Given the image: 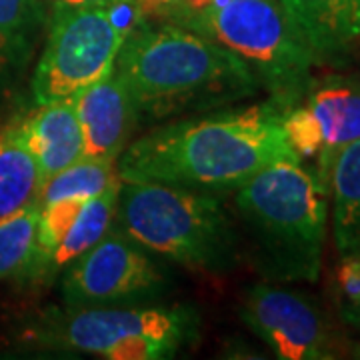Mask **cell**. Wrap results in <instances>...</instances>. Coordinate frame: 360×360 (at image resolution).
Returning a JSON list of instances; mask_svg holds the SVG:
<instances>
[{"label": "cell", "instance_id": "cell-1", "mask_svg": "<svg viewBox=\"0 0 360 360\" xmlns=\"http://www.w3.org/2000/svg\"><path fill=\"white\" fill-rule=\"evenodd\" d=\"M283 118L278 104L264 101L167 120L124 148L118 176L206 193L236 191L272 162L298 158Z\"/></svg>", "mask_w": 360, "mask_h": 360}, {"label": "cell", "instance_id": "cell-2", "mask_svg": "<svg viewBox=\"0 0 360 360\" xmlns=\"http://www.w3.org/2000/svg\"><path fill=\"white\" fill-rule=\"evenodd\" d=\"M115 72L141 127L234 106L260 92L234 52L174 22L136 26L116 56Z\"/></svg>", "mask_w": 360, "mask_h": 360}, {"label": "cell", "instance_id": "cell-3", "mask_svg": "<svg viewBox=\"0 0 360 360\" xmlns=\"http://www.w3.org/2000/svg\"><path fill=\"white\" fill-rule=\"evenodd\" d=\"M257 269L270 283H316L328 226V191L298 158L262 168L234 194Z\"/></svg>", "mask_w": 360, "mask_h": 360}, {"label": "cell", "instance_id": "cell-4", "mask_svg": "<svg viewBox=\"0 0 360 360\" xmlns=\"http://www.w3.org/2000/svg\"><path fill=\"white\" fill-rule=\"evenodd\" d=\"M115 222L150 255L184 269L224 274L243 257L222 196L150 180H120Z\"/></svg>", "mask_w": 360, "mask_h": 360}, {"label": "cell", "instance_id": "cell-5", "mask_svg": "<svg viewBox=\"0 0 360 360\" xmlns=\"http://www.w3.org/2000/svg\"><path fill=\"white\" fill-rule=\"evenodd\" d=\"M174 25L234 52L284 112L300 103L314 82V56L278 0H196Z\"/></svg>", "mask_w": 360, "mask_h": 360}, {"label": "cell", "instance_id": "cell-6", "mask_svg": "<svg viewBox=\"0 0 360 360\" xmlns=\"http://www.w3.org/2000/svg\"><path fill=\"white\" fill-rule=\"evenodd\" d=\"M200 335L191 307H58L28 324L26 340L108 360L174 359Z\"/></svg>", "mask_w": 360, "mask_h": 360}, {"label": "cell", "instance_id": "cell-7", "mask_svg": "<svg viewBox=\"0 0 360 360\" xmlns=\"http://www.w3.org/2000/svg\"><path fill=\"white\" fill-rule=\"evenodd\" d=\"M142 18L134 2L115 6L52 2L46 37L28 82L32 104L72 98L110 75L124 40Z\"/></svg>", "mask_w": 360, "mask_h": 360}, {"label": "cell", "instance_id": "cell-8", "mask_svg": "<svg viewBox=\"0 0 360 360\" xmlns=\"http://www.w3.org/2000/svg\"><path fill=\"white\" fill-rule=\"evenodd\" d=\"M170 278L150 252L118 224L60 274L66 307H129L165 295Z\"/></svg>", "mask_w": 360, "mask_h": 360}, {"label": "cell", "instance_id": "cell-9", "mask_svg": "<svg viewBox=\"0 0 360 360\" xmlns=\"http://www.w3.org/2000/svg\"><path fill=\"white\" fill-rule=\"evenodd\" d=\"M238 314L278 359L330 360L345 352L326 310L302 290L270 281L252 284Z\"/></svg>", "mask_w": 360, "mask_h": 360}, {"label": "cell", "instance_id": "cell-10", "mask_svg": "<svg viewBox=\"0 0 360 360\" xmlns=\"http://www.w3.org/2000/svg\"><path fill=\"white\" fill-rule=\"evenodd\" d=\"M284 132L298 158L314 160V172L328 191L335 155L360 139V90L340 72L312 82L307 96L288 108Z\"/></svg>", "mask_w": 360, "mask_h": 360}, {"label": "cell", "instance_id": "cell-11", "mask_svg": "<svg viewBox=\"0 0 360 360\" xmlns=\"http://www.w3.org/2000/svg\"><path fill=\"white\" fill-rule=\"evenodd\" d=\"M72 103L82 130L84 156L118 160L134 141L141 120L115 70L72 96Z\"/></svg>", "mask_w": 360, "mask_h": 360}, {"label": "cell", "instance_id": "cell-12", "mask_svg": "<svg viewBox=\"0 0 360 360\" xmlns=\"http://www.w3.org/2000/svg\"><path fill=\"white\" fill-rule=\"evenodd\" d=\"M49 16L44 0H0V120L30 82Z\"/></svg>", "mask_w": 360, "mask_h": 360}, {"label": "cell", "instance_id": "cell-13", "mask_svg": "<svg viewBox=\"0 0 360 360\" xmlns=\"http://www.w3.org/2000/svg\"><path fill=\"white\" fill-rule=\"evenodd\" d=\"M316 66H345L360 52V0H278Z\"/></svg>", "mask_w": 360, "mask_h": 360}, {"label": "cell", "instance_id": "cell-14", "mask_svg": "<svg viewBox=\"0 0 360 360\" xmlns=\"http://www.w3.org/2000/svg\"><path fill=\"white\" fill-rule=\"evenodd\" d=\"M22 142L40 168L42 184L84 156V141L72 98L32 104L22 116H14Z\"/></svg>", "mask_w": 360, "mask_h": 360}, {"label": "cell", "instance_id": "cell-15", "mask_svg": "<svg viewBox=\"0 0 360 360\" xmlns=\"http://www.w3.org/2000/svg\"><path fill=\"white\" fill-rule=\"evenodd\" d=\"M120 180L110 184L103 194L92 196L82 206L78 219L72 226L58 240V245L52 248L46 257L37 262H30L18 276V283L25 286H49L65 272L77 258H80L90 246H94L108 229L115 224L116 217V198H118Z\"/></svg>", "mask_w": 360, "mask_h": 360}, {"label": "cell", "instance_id": "cell-16", "mask_svg": "<svg viewBox=\"0 0 360 360\" xmlns=\"http://www.w3.org/2000/svg\"><path fill=\"white\" fill-rule=\"evenodd\" d=\"M328 200L338 255H360V139L335 155L328 174Z\"/></svg>", "mask_w": 360, "mask_h": 360}, {"label": "cell", "instance_id": "cell-17", "mask_svg": "<svg viewBox=\"0 0 360 360\" xmlns=\"http://www.w3.org/2000/svg\"><path fill=\"white\" fill-rule=\"evenodd\" d=\"M40 188V168L13 118L0 127V219L39 200Z\"/></svg>", "mask_w": 360, "mask_h": 360}, {"label": "cell", "instance_id": "cell-18", "mask_svg": "<svg viewBox=\"0 0 360 360\" xmlns=\"http://www.w3.org/2000/svg\"><path fill=\"white\" fill-rule=\"evenodd\" d=\"M116 162L118 160L112 158L82 156L80 160L63 168L42 184L39 205L44 206L54 200L72 198V196L92 198L103 194L110 184L120 180Z\"/></svg>", "mask_w": 360, "mask_h": 360}, {"label": "cell", "instance_id": "cell-19", "mask_svg": "<svg viewBox=\"0 0 360 360\" xmlns=\"http://www.w3.org/2000/svg\"><path fill=\"white\" fill-rule=\"evenodd\" d=\"M39 217L40 205L34 200L0 219V281L18 278L28 264L37 240Z\"/></svg>", "mask_w": 360, "mask_h": 360}, {"label": "cell", "instance_id": "cell-20", "mask_svg": "<svg viewBox=\"0 0 360 360\" xmlns=\"http://www.w3.org/2000/svg\"><path fill=\"white\" fill-rule=\"evenodd\" d=\"M336 300L342 321L354 326L360 314V255L340 257L336 269Z\"/></svg>", "mask_w": 360, "mask_h": 360}, {"label": "cell", "instance_id": "cell-21", "mask_svg": "<svg viewBox=\"0 0 360 360\" xmlns=\"http://www.w3.org/2000/svg\"><path fill=\"white\" fill-rule=\"evenodd\" d=\"M142 16H158V18H167V20H174L184 8L186 0H132Z\"/></svg>", "mask_w": 360, "mask_h": 360}, {"label": "cell", "instance_id": "cell-22", "mask_svg": "<svg viewBox=\"0 0 360 360\" xmlns=\"http://www.w3.org/2000/svg\"><path fill=\"white\" fill-rule=\"evenodd\" d=\"M58 4H68V6H115V4H124L132 0H51Z\"/></svg>", "mask_w": 360, "mask_h": 360}, {"label": "cell", "instance_id": "cell-23", "mask_svg": "<svg viewBox=\"0 0 360 360\" xmlns=\"http://www.w3.org/2000/svg\"><path fill=\"white\" fill-rule=\"evenodd\" d=\"M345 66H348V70L347 72H340V75L360 90V52L359 54H354Z\"/></svg>", "mask_w": 360, "mask_h": 360}, {"label": "cell", "instance_id": "cell-24", "mask_svg": "<svg viewBox=\"0 0 360 360\" xmlns=\"http://www.w3.org/2000/svg\"><path fill=\"white\" fill-rule=\"evenodd\" d=\"M348 352H350V356H354V359H360V342H354V345H350V347H348Z\"/></svg>", "mask_w": 360, "mask_h": 360}, {"label": "cell", "instance_id": "cell-25", "mask_svg": "<svg viewBox=\"0 0 360 360\" xmlns=\"http://www.w3.org/2000/svg\"><path fill=\"white\" fill-rule=\"evenodd\" d=\"M354 328H360V314H359V321H356V324H354Z\"/></svg>", "mask_w": 360, "mask_h": 360}]
</instances>
